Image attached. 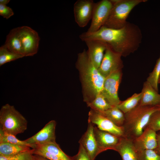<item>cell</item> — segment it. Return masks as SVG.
<instances>
[{
  "label": "cell",
  "instance_id": "cell-1",
  "mask_svg": "<svg viewBox=\"0 0 160 160\" xmlns=\"http://www.w3.org/2000/svg\"><path fill=\"white\" fill-rule=\"evenodd\" d=\"M83 41L96 39L104 41L115 52L126 57L137 50L142 42V35L137 25L127 22L122 28L115 29L103 26L91 33L85 32L80 35Z\"/></svg>",
  "mask_w": 160,
  "mask_h": 160
},
{
  "label": "cell",
  "instance_id": "cell-2",
  "mask_svg": "<svg viewBox=\"0 0 160 160\" xmlns=\"http://www.w3.org/2000/svg\"><path fill=\"white\" fill-rule=\"evenodd\" d=\"M76 66L79 74L84 101L87 104L101 93L105 78L92 62L85 49L78 54Z\"/></svg>",
  "mask_w": 160,
  "mask_h": 160
},
{
  "label": "cell",
  "instance_id": "cell-3",
  "mask_svg": "<svg viewBox=\"0 0 160 160\" xmlns=\"http://www.w3.org/2000/svg\"><path fill=\"white\" fill-rule=\"evenodd\" d=\"M160 110L158 106L137 105L125 114L122 126L126 137L133 140L143 132L151 115Z\"/></svg>",
  "mask_w": 160,
  "mask_h": 160
},
{
  "label": "cell",
  "instance_id": "cell-4",
  "mask_svg": "<svg viewBox=\"0 0 160 160\" xmlns=\"http://www.w3.org/2000/svg\"><path fill=\"white\" fill-rule=\"evenodd\" d=\"M28 121L14 106L9 104L3 105L0 110V129L16 136L27 129Z\"/></svg>",
  "mask_w": 160,
  "mask_h": 160
},
{
  "label": "cell",
  "instance_id": "cell-5",
  "mask_svg": "<svg viewBox=\"0 0 160 160\" xmlns=\"http://www.w3.org/2000/svg\"><path fill=\"white\" fill-rule=\"evenodd\" d=\"M112 6L108 18L103 26L115 29H120L127 23V19L131 10L146 0H110Z\"/></svg>",
  "mask_w": 160,
  "mask_h": 160
},
{
  "label": "cell",
  "instance_id": "cell-6",
  "mask_svg": "<svg viewBox=\"0 0 160 160\" xmlns=\"http://www.w3.org/2000/svg\"><path fill=\"white\" fill-rule=\"evenodd\" d=\"M122 70L116 71L105 78L101 92L108 103L112 107L118 106L121 103L118 91L122 76Z\"/></svg>",
  "mask_w": 160,
  "mask_h": 160
},
{
  "label": "cell",
  "instance_id": "cell-7",
  "mask_svg": "<svg viewBox=\"0 0 160 160\" xmlns=\"http://www.w3.org/2000/svg\"><path fill=\"white\" fill-rule=\"evenodd\" d=\"M25 57L33 56L38 51L40 37L38 33L31 27L27 26L18 27Z\"/></svg>",
  "mask_w": 160,
  "mask_h": 160
},
{
  "label": "cell",
  "instance_id": "cell-8",
  "mask_svg": "<svg viewBox=\"0 0 160 160\" xmlns=\"http://www.w3.org/2000/svg\"><path fill=\"white\" fill-rule=\"evenodd\" d=\"M112 6L110 0H102L95 3L91 23L86 33L95 32L104 25L108 18Z\"/></svg>",
  "mask_w": 160,
  "mask_h": 160
},
{
  "label": "cell",
  "instance_id": "cell-9",
  "mask_svg": "<svg viewBox=\"0 0 160 160\" xmlns=\"http://www.w3.org/2000/svg\"><path fill=\"white\" fill-rule=\"evenodd\" d=\"M121 57L120 54L114 51L108 45L98 69L100 73L105 78L112 73L122 70L124 65Z\"/></svg>",
  "mask_w": 160,
  "mask_h": 160
},
{
  "label": "cell",
  "instance_id": "cell-10",
  "mask_svg": "<svg viewBox=\"0 0 160 160\" xmlns=\"http://www.w3.org/2000/svg\"><path fill=\"white\" fill-rule=\"evenodd\" d=\"M88 121L100 130L120 137H125L122 127L117 126L101 113L92 109L89 112Z\"/></svg>",
  "mask_w": 160,
  "mask_h": 160
},
{
  "label": "cell",
  "instance_id": "cell-11",
  "mask_svg": "<svg viewBox=\"0 0 160 160\" xmlns=\"http://www.w3.org/2000/svg\"><path fill=\"white\" fill-rule=\"evenodd\" d=\"M56 125L55 121L51 120L36 134L24 140L33 149L47 143L55 142Z\"/></svg>",
  "mask_w": 160,
  "mask_h": 160
},
{
  "label": "cell",
  "instance_id": "cell-12",
  "mask_svg": "<svg viewBox=\"0 0 160 160\" xmlns=\"http://www.w3.org/2000/svg\"><path fill=\"white\" fill-rule=\"evenodd\" d=\"M95 4L92 0H78L75 3V21L79 27H85L91 20Z\"/></svg>",
  "mask_w": 160,
  "mask_h": 160
},
{
  "label": "cell",
  "instance_id": "cell-13",
  "mask_svg": "<svg viewBox=\"0 0 160 160\" xmlns=\"http://www.w3.org/2000/svg\"><path fill=\"white\" fill-rule=\"evenodd\" d=\"M84 41L88 47L87 53L90 60L98 69L108 44L104 41L96 39H87Z\"/></svg>",
  "mask_w": 160,
  "mask_h": 160
},
{
  "label": "cell",
  "instance_id": "cell-14",
  "mask_svg": "<svg viewBox=\"0 0 160 160\" xmlns=\"http://www.w3.org/2000/svg\"><path fill=\"white\" fill-rule=\"evenodd\" d=\"M93 129L94 125L88 122L87 130L79 142L85 149L91 160H95L97 156L102 152L97 143Z\"/></svg>",
  "mask_w": 160,
  "mask_h": 160
},
{
  "label": "cell",
  "instance_id": "cell-15",
  "mask_svg": "<svg viewBox=\"0 0 160 160\" xmlns=\"http://www.w3.org/2000/svg\"><path fill=\"white\" fill-rule=\"evenodd\" d=\"M93 131L97 146L102 152L109 149L114 150L121 137L100 130L94 125Z\"/></svg>",
  "mask_w": 160,
  "mask_h": 160
},
{
  "label": "cell",
  "instance_id": "cell-16",
  "mask_svg": "<svg viewBox=\"0 0 160 160\" xmlns=\"http://www.w3.org/2000/svg\"><path fill=\"white\" fill-rule=\"evenodd\" d=\"M156 132L146 127L142 133L133 140L137 151L146 150H155L157 147Z\"/></svg>",
  "mask_w": 160,
  "mask_h": 160
},
{
  "label": "cell",
  "instance_id": "cell-17",
  "mask_svg": "<svg viewBox=\"0 0 160 160\" xmlns=\"http://www.w3.org/2000/svg\"><path fill=\"white\" fill-rule=\"evenodd\" d=\"M141 92L142 96L139 105L158 106L160 105V94L147 81L144 82Z\"/></svg>",
  "mask_w": 160,
  "mask_h": 160
},
{
  "label": "cell",
  "instance_id": "cell-18",
  "mask_svg": "<svg viewBox=\"0 0 160 160\" xmlns=\"http://www.w3.org/2000/svg\"><path fill=\"white\" fill-rule=\"evenodd\" d=\"M114 150L119 154L122 160H138L137 151L132 140L126 137L120 138Z\"/></svg>",
  "mask_w": 160,
  "mask_h": 160
},
{
  "label": "cell",
  "instance_id": "cell-19",
  "mask_svg": "<svg viewBox=\"0 0 160 160\" xmlns=\"http://www.w3.org/2000/svg\"><path fill=\"white\" fill-rule=\"evenodd\" d=\"M4 45L9 51L23 56L22 44L18 27L11 30L7 35Z\"/></svg>",
  "mask_w": 160,
  "mask_h": 160
},
{
  "label": "cell",
  "instance_id": "cell-20",
  "mask_svg": "<svg viewBox=\"0 0 160 160\" xmlns=\"http://www.w3.org/2000/svg\"><path fill=\"white\" fill-rule=\"evenodd\" d=\"M30 147L8 143H0V155L11 156L31 150Z\"/></svg>",
  "mask_w": 160,
  "mask_h": 160
},
{
  "label": "cell",
  "instance_id": "cell-21",
  "mask_svg": "<svg viewBox=\"0 0 160 160\" xmlns=\"http://www.w3.org/2000/svg\"><path fill=\"white\" fill-rule=\"evenodd\" d=\"M99 112L107 117L117 126L122 127L125 120V114L117 106L112 107L102 112Z\"/></svg>",
  "mask_w": 160,
  "mask_h": 160
},
{
  "label": "cell",
  "instance_id": "cell-22",
  "mask_svg": "<svg viewBox=\"0 0 160 160\" xmlns=\"http://www.w3.org/2000/svg\"><path fill=\"white\" fill-rule=\"evenodd\" d=\"M142 96V93H135L126 100L121 101L117 106L124 114L130 111L139 103Z\"/></svg>",
  "mask_w": 160,
  "mask_h": 160
},
{
  "label": "cell",
  "instance_id": "cell-23",
  "mask_svg": "<svg viewBox=\"0 0 160 160\" xmlns=\"http://www.w3.org/2000/svg\"><path fill=\"white\" fill-rule=\"evenodd\" d=\"M36 148L47 151L56 156L61 160H72L71 157L64 153L56 142L47 143Z\"/></svg>",
  "mask_w": 160,
  "mask_h": 160
},
{
  "label": "cell",
  "instance_id": "cell-24",
  "mask_svg": "<svg viewBox=\"0 0 160 160\" xmlns=\"http://www.w3.org/2000/svg\"><path fill=\"white\" fill-rule=\"evenodd\" d=\"M87 106L97 111L102 112L112 108L101 93L98 95L91 102L87 104Z\"/></svg>",
  "mask_w": 160,
  "mask_h": 160
},
{
  "label": "cell",
  "instance_id": "cell-25",
  "mask_svg": "<svg viewBox=\"0 0 160 160\" xmlns=\"http://www.w3.org/2000/svg\"><path fill=\"white\" fill-rule=\"evenodd\" d=\"M24 57L8 50L4 45L0 47V66L7 63Z\"/></svg>",
  "mask_w": 160,
  "mask_h": 160
},
{
  "label": "cell",
  "instance_id": "cell-26",
  "mask_svg": "<svg viewBox=\"0 0 160 160\" xmlns=\"http://www.w3.org/2000/svg\"><path fill=\"white\" fill-rule=\"evenodd\" d=\"M160 75V55L157 60L152 71L149 74L146 81L158 92V80Z\"/></svg>",
  "mask_w": 160,
  "mask_h": 160
},
{
  "label": "cell",
  "instance_id": "cell-27",
  "mask_svg": "<svg viewBox=\"0 0 160 160\" xmlns=\"http://www.w3.org/2000/svg\"><path fill=\"white\" fill-rule=\"evenodd\" d=\"M33 149L11 156L0 155V160H37L33 153Z\"/></svg>",
  "mask_w": 160,
  "mask_h": 160
},
{
  "label": "cell",
  "instance_id": "cell-28",
  "mask_svg": "<svg viewBox=\"0 0 160 160\" xmlns=\"http://www.w3.org/2000/svg\"><path fill=\"white\" fill-rule=\"evenodd\" d=\"M2 142L26 145L31 147L30 145L25 140H20L17 138L16 136L8 133L0 129V143Z\"/></svg>",
  "mask_w": 160,
  "mask_h": 160
},
{
  "label": "cell",
  "instance_id": "cell-29",
  "mask_svg": "<svg viewBox=\"0 0 160 160\" xmlns=\"http://www.w3.org/2000/svg\"><path fill=\"white\" fill-rule=\"evenodd\" d=\"M138 160H160V155L154 150L137 151Z\"/></svg>",
  "mask_w": 160,
  "mask_h": 160
},
{
  "label": "cell",
  "instance_id": "cell-30",
  "mask_svg": "<svg viewBox=\"0 0 160 160\" xmlns=\"http://www.w3.org/2000/svg\"><path fill=\"white\" fill-rule=\"evenodd\" d=\"M146 127L156 132L160 131V110L155 112L151 115Z\"/></svg>",
  "mask_w": 160,
  "mask_h": 160
},
{
  "label": "cell",
  "instance_id": "cell-31",
  "mask_svg": "<svg viewBox=\"0 0 160 160\" xmlns=\"http://www.w3.org/2000/svg\"><path fill=\"white\" fill-rule=\"evenodd\" d=\"M33 149L34 154L41 156L49 160H61L56 156L41 149L36 148Z\"/></svg>",
  "mask_w": 160,
  "mask_h": 160
},
{
  "label": "cell",
  "instance_id": "cell-32",
  "mask_svg": "<svg viewBox=\"0 0 160 160\" xmlns=\"http://www.w3.org/2000/svg\"><path fill=\"white\" fill-rule=\"evenodd\" d=\"M71 157L72 160H91L85 149L80 144L77 153Z\"/></svg>",
  "mask_w": 160,
  "mask_h": 160
},
{
  "label": "cell",
  "instance_id": "cell-33",
  "mask_svg": "<svg viewBox=\"0 0 160 160\" xmlns=\"http://www.w3.org/2000/svg\"><path fill=\"white\" fill-rule=\"evenodd\" d=\"M14 15L12 9L7 5L0 4V15L4 18L8 19Z\"/></svg>",
  "mask_w": 160,
  "mask_h": 160
},
{
  "label": "cell",
  "instance_id": "cell-34",
  "mask_svg": "<svg viewBox=\"0 0 160 160\" xmlns=\"http://www.w3.org/2000/svg\"><path fill=\"white\" fill-rule=\"evenodd\" d=\"M156 139L157 147L154 150L158 154L160 155V132L156 134Z\"/></svg>",
  "mask_w": 160,
  "mask_h": 160
},
{
  "label": "cell",
  "instance_id": "cell-35",
  "mask_svg": "<svg viewBox=\"0 0 160 160\" xmlns=\"http://www.w3.org/2000/svg\"><path fill=\"white\" fill-rule=\"evenodd\" d=\"M9 0H0V4L6 5L10 1Z\"/></svg>",
  "mask_w": 160,
  "mask_h": 160
},
{
  "label": "cell",
  "instance_id": "cell-36",
  "mask_svg": "<svg viewBox=\"0 0 160 160\" xmlns=\"http://www.w3.org/2000/svg\"><path fill=\"white\" fill-rule=\"evenodd\" d=\"M35 155L36 156L37 160H49L41 156L37 155Z\"/></svg>",
  "mask_w": 160,
  "mask_h": 160
},
{
  "label": "cell",
  "instance_id": "cell-37",
  "mask_svg": "<svg viewBox=\"0 0 160 160\" xmlns=\"http://www.w3.org/2000/svg\"><path fill=\"white\" fill-rule=\"evenodd\" d=\"M158 84H160V76H159V80H158Z\"/></svg>",
  "mask_w": 160,
  "mask_h": 160
},
{
  "label": "cell",
  "instance_id": "cell-38",
  "mask_svg": "<svg viewBox=\"0 0 160 160\" xmlns=\"http://www.w3.org/2000/svg\"><path fill=\"white\" fill-rule=\"evenodd\" d=\"M158 106H159L160 107V105H159Z\"/></svg>",
  "mask_w": 160,
  "mask_h": 160
}]
</instances>
